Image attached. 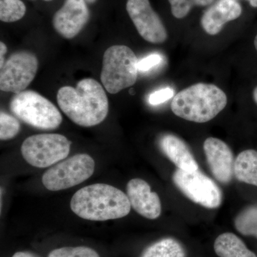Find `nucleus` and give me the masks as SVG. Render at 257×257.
<instances>
[{"label":"nucleus","instance_id":"1","mask_svg":"<svg viewBox=\"0 0 257 257\" xmlns=\"http://www.w3.org/2000/svg\"><path fill=\"white\" fill-rule=\"evenodd\" d=\"M57 103L61 110L79 126L90 127L100 124L109 111V101L102 86L95 79H83L76 87L59 89Z\"/></svg>","mask_w":257,"mask_h":257},{"label":"nucleus","instance_id":"2","mask_svg":"<svg viewBox=\"0 0 257 257\" xmlns=\"http://www.w3.org/2000/svg\"><path fill=\"white\" fill-rule=\"evenodd\" d=\"M70 207L74 214L90 221L120 219L130 214L131 204L122 191L106 184H94L74 194Z\"/></svg>","mask_w":257,"mask_h":257},{"label":"nucleus","instance_id":"3","mask_svg":"<svg viewBox=\"0 0 257 257\" xmlns=\"http://www.w3.org/2000/svg\"><path fill=\"white\" fill-rule=\"evenodd\" d=\"M226 104L227 96L220 88L197 83L177 93L171 103V109L182 119L205 123L217 116Z\"/></svg>","mask_w":257,"mask_h":257},{"label":"nucleus","instance_id":"4","mask_svg":"<svg viewBox=\"0 0 257 257\" xmlns=\"http://www.w3.org/2000/svg\"><path fill=\"white\" fill-rule=\"evenodd\" d=\"M138 57L125 45H114L105 51L103 57L101 82L110 94H116L131 87L138 75Z\"/></svg>","mask_w":257,"mask_h":257},{"label":"nucleus","instance_id":"5","mask_svg":"<svg viewBox=\"0 0 257 257\" xmlns=\"http://www.w3.org/2000/svg\"><path fill=\"white\" fill-rule=\"evenodd\" d=\"M10 106L18 119L40 130H55L62 121L59 109L45 96L34 91H23L15 94Z\"/></svg>","mask_w":257,"mask_h":257},{"label":"nucleus","instance_id":"6","mask_svg":"<svg viewBox=\"0 0 257 257\" xmlns=\"http://www.w3.org/2000/svg\"><path fill=\"white\" fill-rule=\"evenodd\" d=\"M72 143L59 134H40L29 137L21 147L22 155L30 165L45 168L68 156Z\"/></svg>","mask_w":257,"mask_h":257},{"label":"nucleus","instance_id":"7","mask_svg":"<svg viewBox=\"0 0 257 257\" xmlns=\"http://www.w3.org/2000/svg\"><path fill=\"white\" fill-rule=\"evenodd\" d=\"M94 169L95 162L92 157L78 154L49 169L42 176V183L52 192L64 190L92 177Z\"/></svg>","mask_w":257,"mask_h":257},{"label":"nucleus","instance_id":"8","mask_svg":"<svg viewBox=\"0 0 257 257\" xmlns=\"http://www.w3.org/2000/svg\"><path fill=\"white\" fill-rule=\"evenodd\" d=\"M172 179L185 197L203 207L216 209L222 202V192L219 186L199 170L187 172L177 168Z\"/></svg>","mask_w":257,"mask_h":257},{"label":"nucleus","instance_id":"9","mask_svg":"<svg viewBox=\"0 0 257 257\" xmlns=\"http://www.w3.org/2000/svg\"><path fill=\"white\" fill-rule=\"evenodd\" d=\"M36 56L29 52L10 55L0 72V89L15 94L23 92L35 79L38 70Z\"/></svg>","mask_w":257,"mask_h":257},{"label":"nucleus","instance_id":"10","mask_svg":"<svg viewBox=\"0 0 257 257\" xmlns=\"http://www.w3.org/2000/svg\"><path fill=\"white\" fill-rule=\"evenodd\" d=\"M126 11L140 36L153 44L164 43L168 33L150 0H127Z\"/></svg>","mask_w":257,"mask_h":257},{"label":"nucleus","instance_id":"11","mask_svg":"<svg viewBox=\"0 0 257 257\" xmlns=\"http://www.w3.org/2000/svg\"><path fill=\"white\" fill-rule=\"evenodd\" d=\"M85 0H65L63 6L54 15V28L66 39L77 36L89 20V10Z\"/></svg>","mask_w":257,"mask_h":257},{"label":"nucleus","instance_id":"12","mask_svg":"<svg viewBox=\"0 0 257 257\" xmlns=\"http://www.w3.org/2000/svg\"><path fill=\"white\" fill-rule=\"evenodd\" d=\"M203 147L214 178L220 183H229L234 175L235 160L229 145L219 139L209 138L204 141Z\"/></svg>","mask_w":257,"mask_h":257},{"label":"nucleus","instance_id":"13","mask_svg":"<svg viewBox=\"0 0 257 257\" xmlns=\"http://www.w3.org/2000/svg\"><path fill=\"white\" fill-rule=\"evenodd\" d=\"M126 195L132 207L140 215L156 219L162 212V204L156 192H152L150 184L142 179H131L126 186Z\"/></svg>","mask_w":257,"mask_h":257},{"label":"nucleus","instance_id":"14","mask_svg":"<svg viewBox=\"0 0 257 257\" xmlns=\"http://www.w3.org/2000/svg\"><path fill=\"white\" fill-rule=\"evenodd\" d=\"M242 8L236 0H217L204 12L201 19L203 30L208 35H218L226 23L241 16Z\"/></svg>","mask_w":257,"mask_h":257},{"label":"nucleus","instance_id":"15","mask_svg":"<svg viewBox=\"0 0 257 257\" xmlns=\"http://www.w3.org/2000/svg\"><path fill=\"white\" fill-rule=\"evenodd\" d=\"M161 150L179 170L193 172L199 170V165L187 144L172 134L163 135L160 140Z\"/></svg>","mask_w":257,"mask_h":257},{"label":"nucleus","instance_id":"16","mask_svg":"<svg viewBox=\"0 0 257 257\" xmlns=\"http://www.w3.org/2000/svg\"><path fill=\"white\" fill-rule=\"evenodd\" d=\"M214 251L219 257H257L242 240L233 233L221 234L215 239Z\"/></svg>","mask_w":257,"mask_h":257},{"label":"nucleus","instance_id":"17","mask_svg":"<svg viewBox=\"0 0 257 257\" xmlns=\"http://www.w3.org/2000/svg\"><path fill=\"white\" fill-rule=\"evenodd\" d=\"M234 175L239 182L257 187V151L246 150L234 162Z\"/></svg>","mask_w":257,"mask_h":257},{"label":"nucleus","instance_id":"18","mask_svg":"<svg viewBox=\"0 0 257 257\" xmlns=\"http://www.w3.org/2000/svg\"><path fill=\"white\" fill-rule=\"evenodd\" d=\"M140 257H186V250L175 238H163L147 246Z\"/></svg>","mask_w":257,"mask_h":257},{"label":"nucleus","instance_id":"19","mask_svg":"<svg viewBox=\"0 0 257 257\" xmlns=\"http://www.w3.org/2000/svg\"><path fill=\"white\" fill-rule=\"evenodd\" d=\"M238 232L243 236L257 238V204L244 208L234 219Z\"/></svg>","mask_w":257,"mask_h":257},{"label":"nucleus","instance_id":"20","mask_svg":"<svg viewBox=\"0 0 257 257\" xmlns=\"http://www.w3.org/2000/svg\"><path fill=\"white\" fill-rule=\"evenodd\" d=\"M26 10L21 0H0V20L4 23H15L21 20Z\"/></svg>","mask_w":257,"mask_h":257},{"label":"nucleus","instance_id":"21","mask_svg":"<svg viewBox=\"0 0 257 257\" xmlns=\"http://www.w3.org/2000/svg\"><path fill=\"white\" fill-rule=\"evenodd\" d=\"M171 11L177 19H183L188 15L194 7H206L212 5L215 0H168Z\"/></svg>","mask_w":257,"mask_h":257},{"label":"nucleus","instance_id":"22","mask_svg":"<svg viewBox=\"0 0 257 257\" xmlns=\"http://www.w3.org/2000/svg\"><path fill=\"white\" fill-rule=\"evenodd\" d=\"M20 124L12 115L1 111L0 114V139L9 140L15 138L20 133Z\"/></svg>","mask_w":257,"mask_h":257},{"label":"nucleus","instance_id":"23","mask_svg":"<svg viewBox=\"0 0 257 257\" xmlns=\"http://www.w3.org/2000/svg\"><path fill=\"white\" fill-rule=\"evenodd\" d=\"M48 257H100L92 248L87 246L62 247L52 250Z\"/></svg>","mask_w":257,"mask_h":257},{"label":"nucleus","instance_id":"24","mask_svg":"<svg viewBox=\"0 0 257 257\" xmlns=\"http://www.w3.org/2000/svg\"><path fill=\"white\" fill-rule=\"evenodd\" d=\"M173 96V89L170 87L165 88V89H162L152 93L149 97V102L152 105H158V104H162L169 99H172Z\"/></svg>","mask_w":257,"mask_h":257},{"label":"nucleus","instance_id":"25","mask_svg":"<svg viewBox=\"0 0 257 257\" xmlns=\"http://www.w3.org/2000/svg\"><path fill=\"white\" fill-rule=\"evenodd\" d=\"M162 62V56L158 54H152L142 59L138 62V69L142 72H147L153 67L159 65Z\"/></svg>","mask_w":257,"mask_h":257},{"label":"nucleus","instance_id":"26","mask_svg":"<svg viewBox=\"0 0 257 257\" xmlns=\"http://www.w3.org/2000/svg\"><path fill=\"white\" fill-rule=\"evenodd\" d=\"M7 52H8V47H7L6 45L4 42H0V68L4 65L5 62V55Z\"/></svg>","mask_w":257,"mask_h":257},{"label":"nucleus","instance_id":"27","mask_svg":"<svg viewBox=\"0 0 257 257\" xmlns=\"http://www.w3.org/2000/svg\"><path fill=\"white\" fill-rule=\"evenodd\" d=\"M12 257H41L37 253L30 252V251H18Z\"/></svg>","mask_w":257,"mask_h":257},{"label":"nucleus","instance_id":"28","mask_svg":"<svg viewBox=\"0 0 257 257\" xmlns=\"http://www.w3.org/2000/svg\"><path fill=\"white\" fill-rule=\"evenodd\" d=\"M249 2V4L251 5L253 8H257V0H248Z\"/></svg>","mask_w":257,"mask_h":257},{"label":"nucleus","instance_id":"29","mask_svg":"<svg viewBox=\"0 0 257 257\" xmlns=\"http://www.w3.org/2000/svg\"><path fill=\"white\" fill-rule=\"evenodd\" d=\"M253 100H254L255 102L257 104V87L255 88L253 92Z\"/></svg>","mask_w":257,"mask_h":257},{"label":"nucleus","instance_id":"30","mask_svg":"<svg viewBox=\"0 0 257 257\" xmlns=\"http://www.w3.org/2000/svg\"><path fill=\"white\" fill-rule=\"evenodd\" d=\"M85 1L88 4H94V3H96V0H85Z\"/></svg>","mask_w":257,"mask_h":257},{"label":"nucleus","instance_id":"31","mask_svg":"<svg viewBox=\"0 0 257 257\" xmlns=\"http://www.w3.org/2000/svg\"><path fill=\"white\" fill-rule=\"evenodd\" d=\"M254 46H255V48H256V50H257V35H256V37H255Z\"/></svg>","mask_w":257,"mask_h":257},{"label":"nucleus","instance_id":"32","mask_svg":"<svg viewBox=\"0 0 257 257\" xmlns=\"http://www.w3.org/2000/svg\"><path fill=\"white\" fill-rule=\"evenodd\" d=\"M44 1H45V2H51V1H52V0H44Z\"/></svg>","mask_w":257,"mask_h":257}]
</instances>
